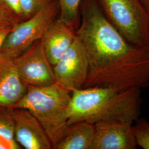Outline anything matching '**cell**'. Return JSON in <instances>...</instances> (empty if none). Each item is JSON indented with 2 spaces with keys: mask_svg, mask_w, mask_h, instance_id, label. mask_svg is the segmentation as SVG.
Here are the masks:
<instances>
[{
  "mask_svg": "<svg viewBox=\"0 0 149 149\" xmlns=\"http://www.w3.org/2000/svg\"><path fill=\"white\" fill-rule=\"evenodd\" d=\"M76 34L88 62L83 88L149 87V45L140 47L128 42L107 18L97 0L84 1Z\"/></svg>",
  "mask_w": 149,
  "mask_h": 149,
  "instance_id": "6da1fadb",
  "label": "cell"
},
{
  "mask_svg": "<svg viewBox=\"0 0 149 149\" xmlns=\"http://www.w3.org/2000/svg\"><path fill=\"white\" fill-rule=\"evenodd\" d=\"M67 127L74 123L104 120L134 122L141 114V89L91 87L72 92Z\"/></svg>",
  "mask_w": 149,
  "mask_h": 149,
  "instance_id": "7a4b0ae2",
  "label": "cell"
},
{
  "mask_svg": "<svg viewBox=\"0 0 149 149\" xmlns=\"http://www.w3.org/2000/svg\"><path fill=\"white\" fill-rule=\"evenodd\" d=\"M70 92L56 83L44 87L28 86L24 95L11 108H24L31 112L54 145L67 127Z\"/></svg>",
  "mask_w": 149,
  "mask_h": 149,
  "instance_id": "3957f363",
  "label": "cell"
},
{
  "mask_svg": "<svg viewBox=\"0 0 149 149\" xmlns=\"http://www.w3.org/2000/svg\"><path fill=\"white\" fill-rule=\"evenodd\" d=\"M108 21L129 43L149 45V13L140 0H97Z\"/></svg>",
  "mask_w": 149,
  "mask_h": 149,
  "instance_id": "277c9868",
  "label": "cell"
},
{
  "mask_svg": "<svg viewBox=\"0 0 149 149\" xmlns=\"http://www.w3.org/2000/svg\"><path fill=\"white\" fill-rule=\"evenodd\" d=\"M57 5L49 3L35 15L19 23L8 35L0 50V56L14 60L36 41L41 40L55 21Z\"/></svg>",
  "mask_w": 149,
  "mask_h": 149,
  "instance_id": "5b68a950",
  "label": "cell"
},
{
  "mask_svg": "<svg viewBox=\"0 0 149 149\" xmlns=\"http://www.w3.org/2000/svg\"><path fill=\"white\" fill-rule=\"evenodd\" d=\"M53 67L55 83L58 85L71 92L84 87L88 74V62L85 49L77 36Z\"/></svg>",
  "mask_w": 149,
  "mask_h": 149,
  "instance_id": "8992f818",
  "label": "cell"
},
{
  "mask_svg": "<svg viewBox=\"0 0 149 149\" xmlns=\"http://www.w3.org/2000/svg\"><path fill=\"white\" fill-rule=\"evenodd\" d=\"M13 61L19 77L27 86L44 87L55 84L53 67L45 53L41 40L33 43Z\"/></svg>",
  "mask_w": 149,
  "mask_h": 149,
  "instance_id": "52a82bcc",
  "label": "cell"
},
{
  "mask_svg": "<svg viewBox=\"0 0 149 149\" xmlns=\"http://www.w3.org/2000/svg\"><path fill=\"white\" fill-rule=\"evenodd\" d=\"M133 125V122L120 120L96 123L90 149H136Z\"/></svg>",
  "mask_w": 149,
  "mask_h": 149,
  "instance_id": "ba28073f",
  "label": "cell"
},
{
  "mask_svg": "<svg viewBox=\"0 0 149 149\" xmlns=\"http://www.w3.org/2000/svg\"><path fill=\"white\" fill-rule=\"evenodd\" d=\"M15 136L26 149H53V144L41 123L32 113L24 108H12Z\"/></svg>",
  "mask_w": 149,
  "mask_h": 149,
  "instance_id": "9c48e42d",
  "label": "cell"
},
{
  "mask_svg": "<svg viewBox=\"0 0 149 149\" xmlns=\"http://www.w3.org/2000/svg\"><path fill=\"white\" fill-rule=\"evenodd\" d=\"M76 37L73 27L58 19L41 39L44 50L53 66L69 49Z\"/></svg>",
  "mask_w": 149,
  "mask_h": 149,
  "instance_id": "30bf717a",
  "label": "cell"
},
{
  "mask_svg": "<svg viewBox=\"0 0 149 149\" xmlns=\"http://www.w3.org/2000/svg\"><path fill=\"white\" fill-rule=\"evenodd\" d=\"M13 60L0 56V106L12 108L27 91Z\"/></svg>",
  "mask_w": 149,
  "mask_h": 149,
  "instance_id": "8fae6325",
  "label": "cell"
},
{
  "mask_svg": "<svg viewBox=\"0 0 149 149\" xmlns=\"http://www.w3.org/2000/svg\"><path fill=\"white\" fill-rule=\"evenodd\" d=\"M95 130V124L90 123L79 122L71 124L54 144L53 149H90Z\"/></svg>",
  "mask_w": 149,
  "mask_h": 149,
  "instance_id": "7c38bea8",
  "label": "cell"
},
{
  "mask_svg": "<svg viewBox=\"0 0 149 149\" xmlns=\"http://www.w3.org/2000/svg\"><path fill=\"white\" fill-rule=\"evenodd\" d=\"M20 149L15 136L12 108L0 106V149Z\"/></svg>",
  "mask_w": 149,
  "mask_h": 149,
  "instance_id": "4fadbf2b",
  "label": "cell"
},
{
  "mask_svg": "<svg viewBox=\"0 0 149 149\" xmlns=\"http://www.w3.org/2000/svg\"><path fill=\"white\" fill-rule=\"evenodd\" d=\"M60 10L59 20L73 27L76 24L82 0H58Z\"/></svg>",
  "mask_w": 149,
  "mask_h": 149,
  "instance_id": "5bb4252c",
  "label": "cell"
},
{
  "mask_svg": "<svg viewBox=\"0 0 149 149\" xmlns=\"http://www.w3.org/2000/svg\"><path fill=\"white\" fill-rule=\"evenodd\" d=\"M135 122L133 129L138 146L149 149V122L144 118H139Z\"/></svg>",
  "mask_w": 149,
  "mask_h": 149,
  "instance_id": "9a60e30c",
  "label": "cell"
},
{
  "mask_svg": "<svg viewBox=\"0 0 149 149\" xmlns=\"http://www.w3.org/2000/svg\"><path fill=\"white\" fill-rule=\"evenodd\" d=\"M20 22L10 14L0 11V50L6 38Z\"/></svg>",
  "mask_w": 149,
  "mask_h": 149,
  "instance_id": "2e32d148",
  "label": "cell"
},
{
  "mask_svg": "<svg viewBox=\"0 0 149 149\" xmlns=\"http://www.w3.org/2000/svg\"><path fill=\"white\" fill-rule=\"evenodd\" d=\"M18 1L25 20L52 2V0H18Z\"/></svg>",
  "mask_w": 149,
  "mask_h": 149,
  "instance_id": "e0dca14e",
  "label": "cell"
},
{
  "mask_svg": "<svg viewBox=\"0 0 149 149\" xmlns=\"http://www.w3.org/2000/svg\"><path fill=\"white\" fill-rule=\"evenodd\" d=\"M0 11L10 14L21 22L25 20L18 0H0Z\"/></svg>",
  "mask_w": 149,
  "mask_h": 149,
  "instance_id": "ac0fdd59",
  "label": "cell"
},
{
  "mask_svg": "<svg viewBox=\"0 0 149 149\" xmlns=\"http://www.w3.org/2000/svg\"><path fill=\"white\" fill-rule=\"evenodd\" d=\"M140 1L149 13V0H140Z\"/></svg>",
  "mask_w": 149,
  "mask_h": 149,
  "instance_id": "d6986e66",
  "label": "cell"
}]
</instances>
